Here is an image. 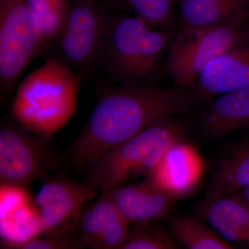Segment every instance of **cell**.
Listing matches in <instances>:
<instances>
[{
    "label": "cell",
    "mask_w": 249,
    "mask_h": 249,
    "mask_svg": "<svg viewBox=\"0 0 249 249\" xmlns=\"http://www.w3.org/2000/svg\"><path fill=\"white\" fill-rule=\"evenodd\" d=\"M195 100L191 89L175 85H108L101 90L89 119L72 142L70 164L86 169L103 154L152 124L186 114Z\"/></svg>",
    "instance_id": "obj_1"
},
{
    "label": "cell",
    "mask_w": 249,
    "mask_h": 249,
    "mask_svg": "<svg viewBox=\"0 0 249 249\" xmlns=\"http://www.w3.org/2000/svg\"><path fill=\"white\" fill-rule=\"evenodd\" d=\"M172 40L173 29H153L110 9L96 67L117 84L142 85L157 73Z\"/></svg>",
    "instance_id": "obj_2"
},
{
    "label": "cell",
    "mask_w": 249,
    "mask_h": 249,
    "mask_svg": "<svg viewBox=\"0 0 249 249\" xmlns=\"http://www.w3.org/2000/svg\"><path fill=\"white\" fill-rule=\"evenodd\" d=\"M80 83L79 73L48 57L18 85L11 115L24 128L50 138L76 113Z\"/></svg>",
    "instance_id": "obj_3"
},
{
    "label": "cell",
    "mask_w": 249,
    "mask_h": 249,
    "mask_svg": "<svg viewBox=\"0 0 249 249\" xmlns=\"http://www.w3.org/2000/svg\"><path fill=\"white\" fill-rule=\"evenodd\" d=\"M179 118L152 124L103 154L86 168V181L94 189L103 191L146 178L168 149L186 137L188 124Z\"/></svg>",
    "instance_id": "obj_4"
},
{
    "label": "cell",
    "mask_w": 249,
    "mask_h": 249,
    "mask_svg": "<svg viewBox=\"0 0 249 249\" xmlns=\"http://www.w3.org/2000/svg\"><path fill=\"white\" fill-rule=\"evenodd\" d=\"M249 40V22L181 27L165 54V72L175 86L191 89L210 62Z\"/></svg>",
    "instance_id": "obj_5"
},
{
    "label": "cell",
    "mask_w": 249,
    "mask_h": 249,
    "mask_svg": "<svg viewBox=\"0 0 249 249\" xmlns=\"http://www.w3.org/2000/svg\"><path fill=\"white\" fill-rule=\"evenodd\" d=\"M43 50L40 23L24 0L0 1L1 97L13 93L19 78Z\"/></svg>",
    "instance_id": "obj_6"
},
{
    "label": "cell",
    "mask_w": 249,
    "mask_h": 249,
    "mask_svg": "<svg viewBox=\"0 0 249 249\" xmlns=\"http://www.w3.org/2000/svg\"><path fill=\"white\" fill-rule=\"evenodd\" d=\"M109 10L101 0L72 3L53 42L55 58L79 74L96 67Z\"/></svg>",
    "instance_id": "obj_7"
},
{
    "label": "cell",
    "mask_w": 249,
    "mask_h": 249,
    "mask_svg": "<svg viewBox=\"0 0 249 249\" xmlns=\"http://www.w3.org/2000/svg\"><path fill=\"white\" fill-rule=\"evenodd\" d=\"M49 137L8 122L0 129V181L7 187H25L42 178L55 164Z\"/></svg>",
    "instance_id": "obj_8"
},
{
    "label": "cell",
    "mask_w": 249,
    "mask_h": 249,
    "mask_svg": "<svg viewBox=\"0 0 249 249\" xmlns=\"http://www.w3.org/2000/svg\"><path fill=\"white\" fill-rule=\"evenodd\" d=\"M98 193L86 180H47L37 190L34 201L42 227L49 234L75 229L85 205Z\"/></svg>",
    "instance_id": "obj_9"
},
{
    "label": "cell",
    "mask_w": 249,
    "mask_h": 249,
    "mask_svg": "<svg viewBox=\"0 0 249 249\" xmlns=\"http://www.w3.org/2000/svg\"><path fill=\"white\" fill-rule=\"evenodd\" d=\"M130 227L111 191H103L85 205L75 228L87 248L121 249Z\"/></svg>",
    "instance_id": "obj_10"
},
{
    "label": "cell",
    "mask_w": 249,
    "mask_h": 249,
    "mask_svg": "<svg viewBox=\"0 0 249 249\" xmlns=\"http://www.w3.org/2000/svg\"><path fill=\"white\" fill-rule=\"evenodd\" d=\"M204 172V160L199 152L191 144L181 140L168 149L146 178L178 199L196 190Z\"/></svg>",
    "instance_id": "obj_11"
},
{
    "label": "cell",
    "mask_w": 249,
    "mask_h": 249,
    "mask_svg": "<svg viewBox=\"0 0 249 249\" xmlns=\"http://www.w3.org/2000/svg\"><path fill=\"white\" fill-rule=\"evenodd\" d=\"M249 88V40L214 59L191 88L195 98L211 100Z\"/></svg>",
    "instance_id": "obj_12"
},
{
    "label": "cell",
    "mask_w": 249,
    "mask_h": 249,
    "mask_svg": "<svg viewBox=\"0 0 249 249\" xmlns=\"http://www.w3.org/2000/svg\"><path fill=\"white\" fill-rule=\"evenodd\" d=\"M109 191L118 208L131 224L156 222L165 217L176 201L147 178L143 181L124 183Z\"/></svg>",
    "instance_id": "obj_13"
},
{
    "label": "cell",
    "mask_w": 249,
    "mask_h": 249,
    "mask_svg": "<svg viewBox=\"0 0 249 249\" xmlns=\"http://www.w3.org/2000/svg\"><path fill=\"white\" fill-rule=\"evenodd\" d=\"M211 100L197 118L198 127L204 136L219 139L249 127V88Z\"/></svg>",
    "instance_id": "obj_14"
},
{
    "label": "cell",
    "mask_w": 249,
    "mask_h": 249,
    "mask_svg": "<svg viewBox=\"0 0 249 249\" xmlns=\"http://www.w3.org/2000/svg\"><path fill=\"white\" fill-rule=\"evenodd\" d=\"M199 212L224 240L231 245L249 246V209L234 196L209 199Z\"/></svg>",
    "instance_id": "obj_15"
},
{
    "label": "cell",
    "mask_w": 249,
    "mask_h": 249,
    "mask_svg": "<svg viewBox=\"0 0 249 249\" xmlns=\"http://www.w3.org/2000/svg\"><path fill=\"white\" fill-rule=\"evenodd\" d=\"M249 186V137L229 147L210 178L207 198L232 196Z\"/></svg>",
    "instance_id": "obj_16"
},
{
    "label": "cell",
    "mask_w": 249,
    "mask_h": 249,
    "mask_svg": "<svg viewBox=\"0 0 249 249\" xmlns=\"http://www.w3.org/2000/svg\"><path fill=\"white\" fill-rule=\"evenodd\" d=\"M181 27L249 22V0H177Z\"/></svg>",
    "instance_id": "obj_17"
},
{
    "label": "cell",
    "mask_w": 249,
    "mask_h": 249,
    "mask_svg": "<svg viewBox=\"0 0 249 249\" xmlns=\"http://www.w3.org/2000/svg\"><path fill=\"white\" fill-rule=\"evenodd\" d=\"M170 231L180 246L190 249H230L232 245L224 240L209 224L191 214H178L168 219Z\"/></svg>",
    "instance_id": "obj_18"
},
{
    "label": "cell",
    "mask_w": 249,
    "mask_h": 249,
    "mask_svg": "<svg viewBox=\"0 0 249 249\" xmlns=\"http://www.w3.org/2000/svg\"><path fill=\"white\" fill-rule=\"evenodd\" d=\"M109 9L132 15L153 29H173L177 0H101Z\"/></svg>",
    "instance_id": "obj_19"
},
{
    "label": "cell",
    "mask_w": 249,
    "mask_h": 249,
    "mask_svg": "<svg viewBox=\"0 0 249 249\" xmlns=\"http://www.w3.org/2000/svg\"><path fill=\"white\" fill-rule=\"evenodd\" d=\"M40 23L43 49L52 44L61 29L71 0H24Z\"/></svg>",
    "instance_id": "obj_20"
},
{
    "label": "cell",
    "mask_w": 249,
    "mask_h": 249,
    "mask_svg": "<svg viewBox=\"0 0 249 249\" xmlns=\"http://www.w3.org/2000/svg\"><path fill=\"white\" fill-rule=\"evenodd\" d=\"M155 222L131 224L128 235L121 249H177L179 244L170 231Z\"/></svg>",
    "instance_id": "obj_21"
},
{
    "label": "cell",
    "mask_w": 249,
    "mask_h": 249,
    "mask_svg": "<svg viewBox=\"0 0 249 249\" xmlns=\"http://www.w3.org/2000/svg\"><path fill=\"white\" fill-rule=\"evenodd\" d=\"M4 247L15 249H80L87 248L76 229L56 233L48 234L44 237H33L23 242L5 241Z\"/></svg>",
    "instance_id": "obj_22"
},
{
    "label": "cell",
    "mask_w": 249,
    "mask_h": 249,
    "mask_svg": "<svg viewBox=\"0 0 249 249\" xmlns=\"http://www.w3.org/2000/svg\"><path fill=\"white\" fill-rule=\"evenodd\" d=\"M237 199H240L241 201L244 203L249 209V186L244 188L242 191H239L238 193L232 195Z\"/></svg>",
    "instance_id": "obj_23"
},
{
    "label": "cell",
    "mask_w": 249,
    "mask_h": 249,
    "mask_svg": "<svg viewBox=\"0 0 249 249\" xmlns=\"http://www.w3.org/2000/svg\"><path fill=\"white\" fill-rule=\"evenodd\" d=\"M90 1V0H71V3L73 4H77V3L85 2V1Z\"/></svg>",
    "instance_id": "obj_24"
}]
</instances>
